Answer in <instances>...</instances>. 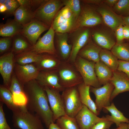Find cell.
<instances>
[{"mask_svg": "<svg viewBox=\"0 0 129 129\" xmlns=\"http://www.w3.org/2000/svg\"><path fill=\"white\" fill-rule=\"evenodd\" d=\"M23 87L27 98V110L38 116L48 128L50 124L54 122L43 87L34 80L24 85Z\"/></svg>", "mask_w": 129, "mask_h": 129, "instance_id": "obj_1", "label": "cell"}, {"mask_svg": "<svg viewBox=\"0 0 129 129\" xmlns=\"http://www.w3.org/2000/svg\"><path fill=\"white\" fill-rule=\"evenodd\" d=\"M56 70L59 83L64 89L77 86L83 82L73 64L67 61H62Z\"/></svg>", "mask_w": 129, "mask_h": 129, "instance_id": "obj_2", "label": "cell"}, {"mask_svg": "<svg viewBox=\"0 0 129 129\" xmlns=\"http://www.w3.org/2000/svg\"><path fill=\"white\" fill-rule=\"evenodd\" d=\"M81 6L80 14L71 32L79 28H91L104 23L101 15L94 5L85 4L81 1Z\"/></svg>", "mask_w": 129, "mask_h": 129, "instance_id": "obj_3", "label": "cell"}, {"mask_svg": "<svg viewBox=\"0 0 129 129\" xmlns=\"http://www.w3.org/2000/svg\"><path fill=\"white\" fill-rule=\"evenodd\" d=\"M91 37L103 49L111 51L116 43L114 31L104 23L91 27Z\"/></svg>", "mask_w": 129, "mask_h": 129, "instance_id": "obj_4", "label": "cell"}, {"mask_svg": "<svg viewBox=\"0 0 129 129\" xmlns=\"http://www.w3.org/2000/svg\"><path fill=\"white\" fill-rule=\"evenodd\" d=\"M12 122L15 127L20 129H44L40 118L27 109L13 112Z\"/></svg>", "mask_w": 129, "mask_h": 129, "instance_id": "obj_5", "label": "cell"}, {"mask_svg": "<svg viewBox=\"0 0 129 129\" xmlns=\"http://www.w3.org/2000/svg\"><path fill=\"white\" fill-rule=\"evenodd\" d=\"M63 6L62 0H44L34 12V18L50 27L57 13Z\"/></svg>", "mask_w": 129, "mask_h": 129, "instance_id": "obj_6", "label": "cell"}, {"mask_svg": "<svg viewBox=\"0 0 129 129\" xmlns=\"http://www.w3.org/2000/svg\"><path fill=\"white\" fill-rule=\"evenodd\" d=\"M95 62L77 55L73 64L86 85L96 88L101 87L95 70Z\"/></svg>", "mask_w": 129, "mask_h": 129, "instance_id": "obj_7", "label": "cell"}, {"mask_svg": "<svg viewBox=\"0 0 129 129\" xmlns=\"http://www.w3.org/2000/svg\"><path fill=\"white\" fill-rule=\"evenodd\" d=\"M91 28H79L69 33V39L72 45L70 57L67 61L73 64L81 49L87 43L91 37Z\"/></svg>", "mask_w": 129, "mask_h": 129, "instance_id": "obj_8", "label": "cell"}, {"mask_svg": "<svg viewBox=\"0 0 129 129\" xmlns=\"http://www.w3.org/2000/svg\"><path fill=\"white\" fill-rule=\"evenodd\" d=\"M61 94L66 114L75 118L82 108V103L77 86L65 89Z\"/></svg>", "mask_w": 129, "mask_h": 129, "instance_id": "obj_9", "label": "cell"}, {"mask_svg": "<svg viewBox=\"0 0 129 129\" xmlns=\"http://www.w3.org/2000/svg\"><path fill=\"white\" fill-rule=\"evenodd\" d=\"M55 35L51 25L47 32L33 46L32 51L38 54L47 53L58 56L54 44Z\"/></svg>", "mask_w": 129, "mask_h": 129, "instance_id": "obj_10", "label": "cell"}, {"mask_svg": "<svg viewBox=\"0 0 129 129\" xmlns=\"http://www.w3.org/2000/svg\"><path fill=\"white\" fill-rule=\"evenodd\" d=\"M114 88V86L110 81L101 87L90 86V91L96 97L95 103L99 115L104 107L110 105L111 96Z\"/></svg>", "mask_w": 129, "mask_h": 129, "instance_id": "obj_11", "label": "cell"}, {"mask_svg": "<svg viewBox=\"0 0 129 129\" xmlns=\"http://www.w3.org/2000/svg\"><path fill=\"white\" fill-rule=\"evenodd\" d=\"M23 27L20 33L32 46L36 44L40 35L44 31L48 30L50 27L35 18Z\"/></svg>", "mask_w": 129, "mask_h": 129, "instance_id": "obj_12", "label": "cell"}, {"mask_svg": "<svg viewBox=\"0 0 129 129\" xmlns=\"http://www.w3.org/2000/svg\"><path fill=\"white\" fill-rule=\"evenodd\" d=\"M43 88L48 96L55 122L59 118L66 114L61 95L57 90L47 87Z\"/></svg>", "mask_w": 129, "mask_h": 129, "instance_id": "obj_13", "label": "cell"}, {"mask_svg": "<svg viewBox=\"0 0 129 129\" xmlns=\"http://www.w3.org/2000/svg\"><path fill=\"white\" fill-rule=\"evenodd\" d=\"M93 5L101 15L104 23L114 31L120 25H124L122 16L116 13L112 8L103 3Z\"/></svg>", "mask_w": 129, "mask_h": 129, "instance_id": "obj_14", "label": "cell"}, {"mask_svg": "<svg viewBox=\"0 0 129 129\" xmlns=\"http://www.w3.org/2000/svg\"><path fill=\"white\" fill-rule=\"evenodd\" d=\"M75 118L80 129H91L96 124L106 119L105 117H98L84 105Z\"/></svg>", "mask_w": 129, "mask_h": 129, "instance_id": "obj_15", "label": "cell"}, {"mask_svg": "<svg viewBox=\"0 0 129 129\" xmlns=\"http://www.w3.org/2000/svg\"><path fill=\"white\" fill-rule=\"evenodd\" d=\"M14 54L11 51L0 57V73L4 85L9 88L14 67Z\"/></svg>", "mask_w": 129, "mask_h": 129, "instance_id": "obj_16", "label": "cell"}, {"mask_svg": "<svg viewBox=\"0 0 129 129\" xmlns=\"http://www.w3.org/2000/svg\"><path fill=\"white\" fill-rule=\"evenodd\" d=\"M36 80L43 87H47L59 92L64 89L59 83L56 70L40 71Z\"/></svg>", "mask_w": 129, "mask_h": 129, "instance_id": "obj_17", "label": "cell"}, {"mask_svg": "<svg viewBox=\"0 0 129 129\" xmlns=\"http://www.w3.org/2000/svg\"><path fill=\"white\" fill-rule=\"evenodd\" d=\"M55 46L58 56L62 61L69 59L72 48L69 42V33L55 32Z\"/></svg>", "mask_w": 129, "mask_h": 129, "instance_id": "obj_18", "label": "cell"}, {"mask_svg": "<svg viewBox=\"0 0 129 129\" xmlns=\"http://www.w3.org/2000/svg\"><path fill=\"white\" fill-rule=\"evenodd\" d=\"M9 89L12 94L15 105L21 108H27V98L23 86L14 75L11 78Z\"/></svg>", "mask_w": 129, "mask_h": 129, "instance_id": "obj_19", "label": "cell"}, {"mask_svg": "<svg viewBox=\"0 0 129 129\" xmlns=\"http://www.w3.org/2000/svg\"><path fill=\"white\" fill-rule=\"evenodd\" d=\"M14 68L18 79L23 86L36 80L40 71L36 67L30 64L21 65L16 63Z\"/></svg>", "mask_w": 129, "mask_h": 129, "instance_id": "obj_20", "label": "cell"}, {"mask_svg": "<svg viewBox=\"0 0 129 129\" xmlns=\"http://www.w3.org/2000/svg\"><path fill=\"white\" fill-rule=\"evenodd\" d=\"M110 82L114 86L111 96V102L119 94L129 91V78L123 72L117 70L113 71Z\"/></svg>", "mask_w": 129, "mask_h": 129, "instance_id": "obj_21", "label": "cell"}, {"mask_svg": "<svg viewBox=\"0 0 129 129\" xmlns=\"http://www.w3.org/2000/svg\"><path fill=\"white\" fill-rule=\"evenodd\" d=\"M102 49L95 43L90 37L87 43L79 51L77 55L96 63L100 60L99 54Z\"/></svg>", "mask_w": 129, "mask_h": 129, "instance_id": "obj_22", "label": "cell"}, {"mask_svg": "<svg viewBox=\"0 0 129 129\" xmlns=\"http://www.w3.org/2000/svg\"><path fill=\"white\" fill-rule=\"evenodd\" d=\"M76 21L75 19H70L66 18L59 11L51 25L55 32L69 33L73 30Z\"/></svg>", "mask_w": 129, "mask_h": 129, "instance_id": "obj_23", "label": "cell"}, {"mask_svg": "<svg viewBox=\"0 0 129 129\" xmlns=\"http://www.w3.org/2000/svg\"><path fill=\"white\" fill-rule=\"evenodd\" d=\"M41 54L40 59L36 63L40 71L56 70L62 61L56 56L47 53Z\"/></svg>", "mask_w": 129, "mask_h": 129, "instance_id": "obj_24", "label": "cell"}, {"mask_svg": "<svg viewBox=\"0 0 129 129\" xmlns=\"http://www.w3.org/2000/svg\"><path fill=\"white\" fill-rule=\"evenodd\" d=\"M77 87L82 104L86 106L96 115H99L95 103L90 96V86L86 85L83 82Z\"/></svg>", "mask_w": 129, "mask_h": 129, "instance_id": "obj_25", "label": "cell"}, {"mask_svg": "<svg viewBox=\"0 0 129 129\" xmlns=\"http://www.w3.org/2000/svg\"><path fill=\"white\" fill-rule=\"evenodd\" d=\"M95 70L99 82L101 85L110 81L113 71L101 61L95 63Z\"/></svg>", "mask_w": 129, "mask_h": 129, "instance_id": "obj_26", "label": "cell"}, {"mask_svg": "<svg viewBox=\"0 0 129 129\" xmlns=\"http://www.w3.org/2000/svg\"><path fill=\"white\" fill-rule=\"evenodd\" d=\"M103 110L105 112H108L110 113L111 115H107L105 117L107 119L115 124L117 127L123 123H129V119L117 108L113 103H112L108 106L104 107Z\"/></svg>", "mask_w": 129, "mask_h": 129, "instance_id": "obj_27", "label": "cell"}, {"mask_svg": "<svg viewBox=\"0 0 129 129\" xmlns=\"http://www.w3.org/2000/svg\"><path fill=\"white\" fill-rule=\"evenodd\" d=\"M11 51L17 54L32 51L33 46L20 33L12 37Z\"/></svg>", "mask_w": 129, "mask_h": 129, "instance_id": "obj_28", "label": "cell"}, {"mask_svg": "<svg viewBox=\"0 0 129 129\" xmlns=\"http://www.w3.org/2000/svg\"><path fill=\"white\" fill-rule=\"evenodd\" d=\"M14 19L23 26L34 19V12L29 7L20 6L14 13Z\"/></svg>", "mask_w": 129, "mask_h": 129, "instance_id": "obj_29", "label": "cell"}, {"mask_svg": "<svg viewBox=\"0 0 129 129\" xmlns=\"http://www.w3.org/2000/svg\"><path fill=\"white\" fill-rule=\"evenodd\" d=\"M23 27L14 19L5 24H0V36L2 37H13L20 33Z\"/></svg>", "mask_w": 129, "mask_h": 129, "instance_id": "obj_30", "label": "cell"}, {"mask_svg": "<svg viewBox=\"0 0 129 129\" xmlns=\"http://www.w3.org/2000/svg\"><path fill=\"white\" fill-rule=\"evenodd\" d=\"M0 102L5 104L12 112L23 109L15 105L11 92L9 88L4 85L0 86Z\"/></svg>", "mask_w": 129, "mask_h": 129, "instance_id": "obj_31", "label": "cell"}, {"mask_svg": "<svg viewBox=\"0 0 129 129\" xmlns=\"http://www.w3.org/2000/svg\"><path fill=\"white\" fill-rule=\"evenodd\" d=\"M111 51L119 60L129 61V42L116 43Z\"/></svg>", "mask_w": 129, "mask_h": 129, "instance_id": "obj_32", "label": "cell"}, {"mask_svg": "<svg viewBox=\"0 0 129 129\" xmlns=\"http://www.w3.org/2000/svg\"><path fill=\"white\" fill-rule=\"evenodd\" d=\"M41 54H38L32 51L17 54L14 58L15 62L21 65H25L33 63H37L41 57Z\"/></svg>", "mask_w": 129, "mask_h": 129, "instance_id": "obj_33", "label": "cell"}, {"mask_svg": "<svg viewBox=\"0 0 129 129\" xmlns=\"http://www.w3.org/2000/svg\"><path fill=\"white\" fill-rule=\"evenodd\" d=\"M100 60L113 71L117 70L118 59L110 50L102 49L99 54Z\"/></svg>", "mask_w": 129, "mask_h": 129, "instance_id": "obj_34", "label": "cell"}, {"mask_svg": "<svg viewBox=\"0 0 129 129\" xmlns=\"http://www.w3.org/2000/svg\"><path fill=\"white\" fill-rule=\"evenodd\" d=\"M56 122L61 129H80L75 118L66 114L59 118Z\"/></svg>", "mask_w": 129, "mask_h": 129, "instance_id": "obj_35", "label": "cell"}, {"mask_svg": "<svg viewBox=\"0 0 129 129\" xmlns=\"http://www.w3.org/2000/svg\"><path fill=\"white\" fill-rule=\"evenodd\" d=\"M117 14L122 17L129 16V0H118L112 8Z\"/></svg>", "mask_w": 129, "mask_h": 129, "instance_id": "obj_36", "label": "cell"}, {"mask_svg": "<svg viewBox=\"0 0 129 129\" xmlns=\"http://www.w3.org/2000/svg\"><path fill=\"white\" fill-rule=\"evenodd\" d=\"M62 1L64 6H68L71 10L77 20L81 11V0H62Z\"/></svg>", "mask_w": 129, "mask_h": 129, "instance_id": "obj_37", "label": "cell"}, {"mask_svg": "<svg viewBox=\"0 0 129 129\" xmlns=\"http://www.w3.org/2000/svg\"><path fill=\"white\" fill-rule=\"evenodd\" d=\"M12 37H2L0 39V53L1 54L7 52L12 45Z\"/></svg>", "mask_w": 129, "mask_h": 129, "instance_id": "obj_38", "label": "cell"}, {"mask_svg": "<svg viewBox=\"0 0 129 129\" xmlns=\"http://www.w3.org/2000/svg\"><path fill=\"white\" fill-rule=\"evenodd\" d=\"M6 8V13L9 15H13L20 6L17 0H7L5 4Z\"/></svg>", "mask_w": 129, "mask_h": 129, "instance_id": "obj_39", "label": "cell"}, {"mask_svg": "<svg viewBox=\"0 0 129 129\" xmlns=\"http://www.w3.org/2000/svg\"><path fill=\"white\" fill-rule=\"evenodd\" d=\"M2 102H0V129H11L7 122Z\"/></svg>", "mask_w": 129, "mask_h": 129, "instance_id": "obj_40", "label": "cell"}, {"mask_svg": "<svg viewBox=\"0 0 129 129\" xmlns=\"http://www.w3.org/2000/svg\"><path fill=\"white\" fill-rule=\"evenodd\" d=\"M113 124V122L106 118L96 124L91 129H109Z\"/></svg>", "mask_w": 129, "mask_h": 129, "instance_id": "obj_41", "label": "cell"}, {"mask_svg": "<svg viewBox=\"0 0 129 129\" xmlns=\"http://www.w3.org/2000/svg\"><path fill=\"white\" fill-rule=\"evenodd\" d=\"M117 70L125 73L129 78V61L118 60Z\"/></svg>", "mask_w": 129, "mask_h": 129, "instance_id": "obj_42", "label": "cell"}, {"mask_svg": "<svg viewBox=\"0 0 129 129\" xmlns=\"http://www.w3.org/2000/svg\"><path fill=\"white\" fill-rule=\"evenodd\" d=\"M124 26L123 25H120L114 30L116 43L122 42L124 40L123 31Z\"/></svg>", "mask_w": 129, "mask_h": 129, "instance_id": "obj_43", "label": "cell"}, {"mask_svg": "<svg viewBox=\"0 0 129 129\" xmlns=\"http://www.w3.org/2000/svg\"><path fill=\"white\" fill-rule=\"evenodd\" d=\"M44 0H30L31 9L34 12L41 5Z\"/></svg>", "mask_w": 129, "mask_h": 129, "instance_id": "obj_44", "label": "cell"}, {"mask_svg": "<svg viewBox=\"0 0 129 129\" xmlns=\"http://www.w3.org/2000/svg\"><path fill=\"white\" fill-rule=\"evenodd\" d=\"M81 1L85 4L97 6L103 3L104 0H83Z\"/></svg>", "mask_w": 129, "mask_h": 129, "instance_id": "obj_45", "label": "cell"}, {"mask_svg": "<svg viewBox=\"0 0 129 129\" xmlns=\"http://www.w3.org/2000/svg\"><path fill=\"white\" fill-rule=\"evenodd\" d=\"M123 31L124 39L129 42V26L124 25Z\"/></svg>", "mask_w": 129, "mask_h": 129, "instance_id": "obj_46", "label": "cell"}, {"mask_svg": "<svg viewBox=\"0 0 129 129\" xmlns=\"http://www.w3.org/2000/svg\"><path fill=\"white\" fill-rule=\"evenodd\" d=\"M118 0H104L103 3L112 8L116 4Z\"/></svg>", "mask_w": 129, "mask_h": 129, "instance_id": "obj_47", "label": "cell"}, {"mask_svg": "<svg viewBox=\"0 0 129 129\" xmlns=\"http://www.w3.org/2000/svg\"><path fill=\"white\" fill-rule=\"evenodd\" d=\"M20 6H23L30 7V0H17Z\"/></svg>", "mask_w": 129, "mask_h": 129, "instance_id": "obj_48", "label": "cell"}, {"mask_svg": "<svg viewBox=\"0 0 129 129\" xmlns=\"http://www.w3.org/2000/svg\"><path fill=\"white\" fill-rule=\"evenodd\" d=\"M48 129H61L56 123L53 122L51 123L49 126Z\"/></svg>", "mask_w": 129, "mask_h": 129, "instance_id": "obj_49", "label": "cell"}, {"mask_svg": "<svg viewBox=\"0 0 129 129\" xmlns=\"http://www.w3.org/2000/svg\"><path fill=\"white\" fill-rule=\"evenodd\" d=\"M113 129H129L128 127L127 124L123 123H121L118 127Z\"/></svg>", "mask_w": 129, "mask_h": 129, "instance_id": "obj_50", "label": "cell"}, {"mask_svg": "<svg viewBox=\"0 0 129 129\" xmlns=\"http://www.w3.org/2000/svg\"><path fill=\"white\" fill-rule=\"evenodd\" d=\"M122 17L124 25L129 26V16Z\"/></svg>", "mask_w": 129, "mask_h": 129, "instance_id": "obj_51", "label": "cell"}, {"mask_svg": "<svg viewBox=\"0 0 129 129\" xmlns=\"http://www.w3.org/2000/svg\"><path fill=\"white\" fill-rule=\"evenodd\" d=\"M7 8L5 5H0V12L2 13L6 12Z\"/></svg>", "mask_w": 129, "mask_h": 129, "instance_id": "obj_52", "label": "cell"}, {"mask_svg": "<svg viewBox=\"0 0 129 129\" xmlns=\"http://www.w3.org/2000/svg\"><path fill=\"white\" fill-rule=\"evenodd\" d=\"M7 0H0V5H5Z\"/></svg>", "mask_w": 129, "mask_h": 129, "instance_id": "obj_53", "label": "cell"}, {"mask_svg": "<svg viewBox=\"0 0 129 129\" xmlns=\"http://www.w3.org/2000/svg\"><path fill=\"white\" fill-rule=\"evenodd\" d=\"M127 125H128V128L129 129V123L128 124H127Z\"/></svg>", "mask_w": 129, "mask_h": 129, "instance_id": "obj_54", "label": "cell"}]
</instances>
